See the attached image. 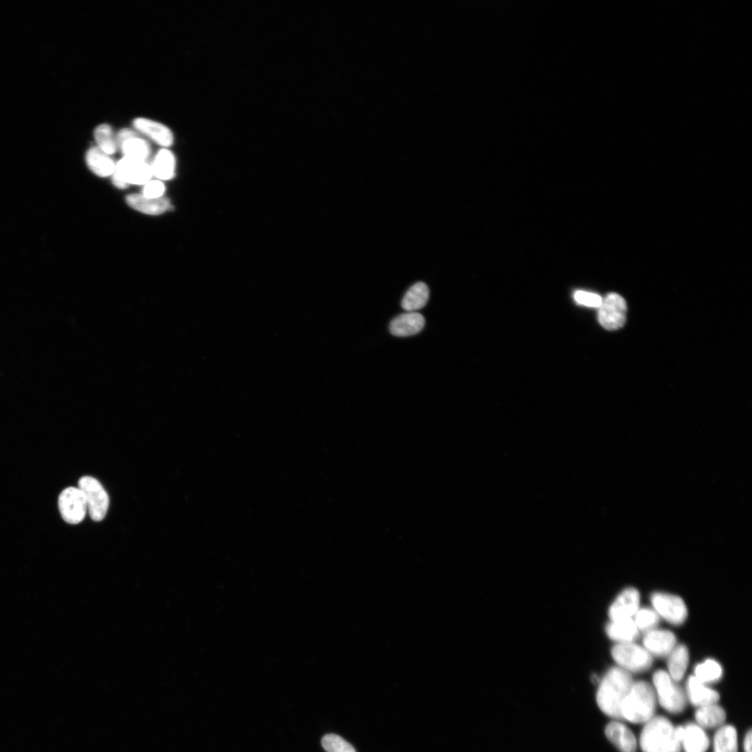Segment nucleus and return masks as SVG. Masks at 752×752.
<instances>
[{
    "instance_id": "29",
    "label": "nucleus",
    "mask_w": 752,
    "mask_h": 752,
    "mask_svg": "<svg viewBox=\"0 0 752 752\" xmlns=\"http://www.w3.org/2000/svg\"><path fill=\"white\" fill-rule=\"evenodd\" d=\"M638 629L650 631L658 624L659 617L657 613L650 609H638L633 620Z\"/></svg>"
},
{
    "instance_id": "15",
    "label": "nucleus",
    "mask_w": 752,
    "mask_h": 752,
    "mask_svg": "<svg viewBox=\"0 0 752 752\" xmlns=\"http://www.w3.org/2000/svg\"><path fill=\"white\" fill-rule=\"evenodd\" d=\"M606 737L620 752H636L637 741L632 731L624 723L613 720L604 728Z\"/></svg>"
},
{
    "instance_id": "22",
    "label": "nucleus",
    "mask_w": 752,
    "mask_h": 752,
    "mask_svg": "<svg viewBox=\"0 0 752 752\" xmlns=\"http://www.w3.org/2000/svg\"><path fill=\"white\" fill-rule=\"evenodd\" d=\"M86 162L90 170L100 177L111 175L116 168L113 159L97 147L91 148L86 152Z\"/></svg>"
},
{
    "instance_id": "19",
    "label": "nucleus",
    "mask_w": 752,
    "mask_h": 752,
    "mask_svg": "<svg viewBox=\"0 0 752 752\" xmlns=\"http://www.w3.org/2000/svg\"><path fill=\"white\" fill-rule=\"evenodd\" d=\"M127 204L134 210L150 215L160 214L171 207L169 200L166 197L147 198L142 194H130L126 197Z\"/></svg>"
},
{
    "instance_id": "28",
    "label": "nucleus",
    "mask_w": 752,
    "mask_h": 752,
    "mask_svg": "<svg viewBox=\"0 0 752 752\" xmlns=\"http://www.w3.org/2000/svg\"><path fill=\"white\" fill-rule=\"evenodd\" d=\"M721 665L714 659H707L698 664L694 669V677L703 684L713 683L722 676Z\"/></svg>"
},
{
    "instance_id": "13",
    "label": "nucleus",
    "mask_w": 752,
    "mask_h": 752,
    "mask_svg": "<svg viewBox=\"0 0 752 752\" xmlns=\"http://www.w3.org/2000/svg\"><path fill=\"white\" fill-rule=\"evenodd\" d=\"M640 595L634 588L623 590L615 599L609 609V616L612 620L632 618L639 609Z\"/></svg>"
},
{
    "instance_id": "16",
    "label": "nucleus",
    "mask_w": 752,
    "mask_h": 752,
    "mask_svg": "<svg viewBox=\"0 0 752 752\" xmlns=\"http://www.w3.org/2000/svg\"><path fill=\"white\" fill-rule=\"evenodd\" d=\"M643 643L650 655L664 657L668 655L675 647L676 638L670 631L652 629L645 634Z\"/></svg>"
},
{
    "instance_id": "24",
    "label": "nucleus",
    "mask_w": 752,
    "mask_h": 752,
    "mask_svg": "<svg viewBox=\"0 0 752 752\" xmlns=\"http://www.w3.org/2000/svg\"><path fill=\"white\" fill-rule=\"evenodd\" d=\"M714 752H738V736L732 725H723L718 728L713 739Z\"/></svg>"
},
{
    "instance_id": "2",
    "label": "nucleus",
    "mask_w": 752,
    "mask_h": 752,
    "mask_svg": "<svg viewBox=\"0 0 752 752\" xmlns=\"http://www.w3.org/2000/svg\"><path fill=\"white\" fill-rule=\"evenodd\" d=\"M643 752H681L675 726L665 716H654L645 723L639 737Z\"/></svg>"
},
{
    "instance_id": "7",
    "label": "nucleus",
    "mask_w": 752,
    "mask_h": 752,
    "mask_svg": "<svg viewBox=\"0 0 752 752\" xmlns=\"http://www.w3.org/2000/svg\"><path fill=\"white\" fill-rule=\"evenodd\" d=\"M78 487L85 496L91 519L95 522L103 519L108 510L109 499L100 483L91 476H85L79 480Z\"/></svg>"
},
{
    "instance_id": "12",
    "label": "nucleus",
    "mask_w": 752,
    "mask_h": 752,
    "mask_svg": "<svg viewBox=\"0 0 752 752\" xmlns=\"http://www.w3.org/2000/svg\"><path fill=\"white\" fill-rule=\"evenodd\" d=\"M681 748L684 752H706L710 739L704 729L696 723H688L675 727Z\"/></svg>"
},
{
    "instance_id": "4",
    "label": "nucleus",
    "mask_w": 752,
    "mask_h": 752,
    "mask_svg": "<svg viewBox=\"0 0 752 752\" xmlns=\"http://www.w3.org/2000/svg\"><path fill=\"white\" fill-rule=\"evenodd\" d=\"M652 681L656 697L660 705L669 713H682L686 708L687 695L669 674L659 670L654 673Z\"/></svg>"
},
{
    "instance_id": "21",
    "label": "nucleus",
    "mask_w": 752,
    "mask_h": 752,
    "mask_svg": "<svg viewBox=\"0 0 752 752\" xmlns=\"http://www.w3.org/2000/svg\"><path fill=\"white\" fill-rule=\"evenodd\" d=\"M606 632L618 643L633 642L639 635V629L632 618L610 621L606 627Z\"/></svg>"
},
{
    "instance_id": "14",
    "label": "nucleus",
    "mask_w": 752,
    "mask_h": 752,
    "mask_svg": "<svg viewBox=\"0 0 752 752\" xmlns=\"http://www.w3.org/2000/svg\"><path fill=\"white\" fill-rule=\"evenodd\" d=\"M133 127L136 132L146 136L155 143L163 147H169L173 142V135L171 130L167 126L157 121L139 117L133 120Z\"/></svg>"
},
{
    "instance_id": "31",
    "label": "nucleus",
    "mask_w": 752,
    "mask_h": 752,
    "mask_svg": "<svg viewBox=\"0 0 752 752\" xmlns=\"http://www.w3.org/2000/svg\"><path fill=\"white\" fill-rule=\"evenodd\" d=\"M574 299L577 304L591 308H599L602 301L599 295L583 290L575 291Z\"/></svg>"
},
{
    "instance_id": "11",
    "label": "nucleus",
    "mask_w": 752,
    "mask_h": 752,
    "mask_svg": "<svg viewBox=\"0 0 752 752\" xmlns=\"http://www.w3.org/2000/svg\"><path fill=\"white\" fill-rule=\"evenodd\" d=\"M116 141L124 157L146 162L150 155L149 143L136 131L123 129L118 133Z\"/></svg>"
},
{
    "instance_id": "27",
    "label": "nucleus",
    "mask_w": 752,
    "mask_h": 752,
    "mask_svg": "<svg viewBox=\"0 0 752 752\" xmlns=\"http://www.w3.org/2000/svg\"><path fill=\"white\" fill-rule=\"evenodd\" d=\"M94 137L97 148L108 155L114 154L118 148L116 136H114L111 127L102 123L94 130Z\"/></svg>"
},
{
    "instance_id": "32",
    "label": "nucleus",
    "mask_w": 752,
    "mask_h": 752,
    "mask_svg": "<svg viewBox=\"0 0 752 752\" xmlns=\"http://www.w3.org/2000/svg\"><path fill=\"white\" fill-rule=\"evenodd\" d=\"M165 191L164 184L159 180H150L143 185L142 195L150 198L162 197Z\"/></svg>"
},
{
    "instance_id": "30",
    "label": "nucleus",
    "mask_w": 752,
    "mask_h": 752,
    "mask_svg": "<svg viewBox=\"0 0 752 752\" xmlns=\"http://www.w3.org/2000/svg\"><path fill=\"white\" fill-rule=\"evenodd\" d=\"M321 743L326 752H356L349 742L336 734L325 735Z\"/></svg>"
},
{
    "instance_id": "18",
    "label": "nucleus",
    "mask_w": 752,
    "mask_h": 752,
    "mask_svg": "<svg viewBox=\"0 0 752 752\" xmlns=\"http://www.w3.org/2000/svg\"><path fill=\"white\" fill-rule=\"evenodd\" d=\"M687 698L695 707H699L717 703L719 694L700 682L694 675L688 678L687 683Z\"/></svg>"
},
{
    "instance_id": "33",
    "label": "nucleus",
    "mask_w": 752,
    "mask_h": 752,
    "mask_svg": "<svg viewBox=\"0 0 752 752\" xmlns=\"http://www.w3.org/2000/svg\"><path fill=\"white\" fill-rule=\"evenodd\" d=\"M751 737H752V734H751V730L750 729L746 733V735L744 736V740H743L744 741L743 742V750H744V752H751V742H752Z\"/></svg>"
},
{
    "instance_id": "26",
    "label": "nucleus",
    "mask_w": 752,
    "mask_h": 752,
    "mask_svg": "<svg viewBox=\"0 0 752 752\" xmlns=\"http://www.w3.org/2000/svg\"><path fill=\"white\" fill-rule=\"evenodd\" d=\"M668 674L675 682L681 680L689 663V652L684 645H675L668 655Z\"/></svg>"
},
{
    "instance_id": "10",
    "label": "nucleus",
    "mask_w": 752,
    "mask_h": 752,
    "mask_svg": "<svg viewBox=\"0 0 752 752\" xmlns=\"http://www.w3.org/2000/svg\"><path fill=\"white\" fill-rule=\"evenodd\" d=\"M651 602L657 614L671 624L680 625L687 618V606L678 596L655 593L651 596Z\"/></svg>"
},
{
    "instance_id": "1",
    "label": "nucleus",
    "mask_w": 752,
    "mask_h": 752,
    "mask_svg": "<svg viewBox=\"0 0 752 752\" xmlns=\"http://www.w3.org/2000/svg\"><path fill=\"white\" fill-rule=\"evenodd\" d=\"M633 683L630 673L619 666L605 673L596 692V703L603 714L614 720L622 719L621 706Z\"/></svg>"
},
{
    "instance_id": "23",
    "label": "nucleus",
    "mask_w": 752,
    "mask_h": 752,
    "mask_svg": "<svg viewBox=\"0 0 752 752\" xmlns=\"http://www.w3.org/2000/svg\"><path fill=\"white\" fill-rule=\"evenodd\" d=\"M429 298V289L423 282L411 286L405 294L401 306L408 312H414L425 306Z\"/></svg>"
},
{
    "instance_id": "6",
    "label": "nucleus",
    "mask_w": 752,
    "mask_h": 752,
    "mask_svg": "<svg viewBox=\"0 0 752 752\" xmlns=\"http://www.w3.org/2000/svg\"><path fill=\"white\" fill-rule=\"evenodd\" d=\"M611 655L619 667L629 673L646 671L652 662L646 649L633 642L617 643L611 649Z\"/></svg>"
},
{
    "instance_id": "9",
    "label": "nucleus",
    "mask_w": 752,
    "mask_h": 752,
    "mask_svg": "<svg viewBox=\"0 0 752 752\" xmlns=\"http://www.w3.org/2000/svg\"><path fill=\"white\" fill-rule=\"evenodd\" d=\"M58 506L63 519L72 524L80 523L87 511L85 496L79 487L64 489L58 496Z\"/></svg>"
},
{
    "instance_id": "3",
    "label": "nucleus",
    "mask_w": 752,
    "mask_h": 752,
    "mask_svg": "<svg viewBox=\"0 0 752 752\" xmlns=\"http://www.w3.org/2000/svg\"><path fill=\"white\" fill-rule=\"evenodd\" d=\"M656 703L653 687L645 681L634 682L621 706L622 719L645 723L655 716Z\"/></svg>"
},
{
    "instance_id": "20",
    "label": "nucleus",
    "mask_w": 752,
    "mask_h": 752,
    "mask_svg": "<svg viewBox=\"0 0 752 752\" xmlns=\"http://www.w3.org/2000/svg\"><path fill=\"white\" fill-rule=\"evenodd\" d=\"M694 717L698 726L704 728H720L726 719V713L717 703L697 707Z\"/></svg>"
},
{
    "instance_id": "17",
    "label": "nucleus",
    "mask_w": 752,
    "mask_h": 752,
    "mask_svg": "<svg viewBox=\"0 0 752 752\" xmlns=\"http://www.w3.org/2000/svg\"><path fill=\"white\" fill-rule=\"evenodd\" d=\"M425 325V318L419 313L408 312L394 318L389 325L393 336L406 337L419 333Z\"/></svg>"
},
{
    "instance_id": "25",
    "label": "nucleus",
    "mask_w": 752,
    "mask_h": 752,
    "mask_svg": "<svg viewBox=\"0 0 752 752\" xmlns=\"http://www.w3.org/2000/svg\"><path fill=\"white\" fill-rule=\"evenodd\" d=\"M150 166L154 176L160 180H170L175 173V157L170 150L161 149L155 155Z\"/></svg>"
},
{
    "instance_id": "5",
    "label": "nucleus",
    "mask_w": 752,
    "mask_h": 752,
    "mask_svg": "<svg viewBox=\"0 0 752 752\" xmlns=\"http://www.w3.org/2000/svg\"><path fill=\"white\" fill-rule=\"evenodd\" d=\"M152 176L151 166L146 162L123 157L116 164L112 182L118 188L125 189L129 184L144 185Z\"/></svg>"
},
{
    "instance_id": "8",
    "label": "nucleus",
    "mask_w": 752,
    "mask_h": 752,
    "mask_svg": "<svg viewBox=\"0 0 752 752\" xmlns=\"http://www.w3.org/2000/svg\"><path fill=\"white\" fill-rule=\"evenodd\" d=\"M627 304L618 294H608L598 308L597 319L607 330H616L623 326L626 320Z\"/></svg>"
}]
</instances>
